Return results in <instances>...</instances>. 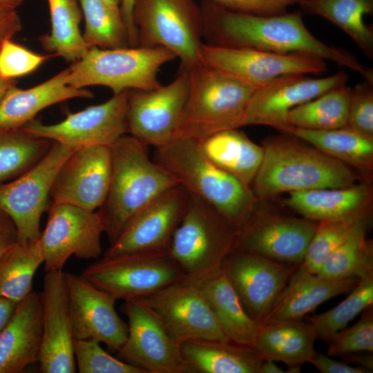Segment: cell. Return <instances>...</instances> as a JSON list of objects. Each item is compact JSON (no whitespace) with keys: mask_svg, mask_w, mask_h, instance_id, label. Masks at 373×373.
Returning a JSON list of instances; mask_svg holds the SVG:
<instances>
[{"mask_svg":"<svg viewBox=\"0 0 373 373\" xmlns=\"http://www.w3.org/2000/svg\"><path fill=\"white\" fill-rule=\"evenodd\" d=\"M312 364L321 373H370V370L359 367L352 366L347 363L332 358L329 356L316 352L310 360Z\"/></svg>","mask_w":373,"mask_h":373,"instance_id":"7dc6e473","label":"cell"},{"mask_svg":"<svg viewBox=\"0 0 373 373\" xmlns=\"http://www.w3.org/2000/svg\"><path fill=\"white\" fill-rule=\"evenodd\" d=\"M23 2V0H0V6L17 9Z\"/></svg>","mask_w":373,"mask_h":373,"instance_id":"9f6ffc18","label":"cell"},{"mask_svg":"<svg viewBox=\"0 0 373 373\" xmlns=\"http://www.w3.org/2000/svg\"><path fill=\"white\" fill-rule=\"evenodd\" d=\"M111 167V146L75 149L56 174L50 191L52 202L97 210L108 191Z\"/></svg>","mask_w":373,"mask_h":373,"instance_id":"44dd1931","label":"cell"},{"mask_svg":"<svg viewBox=\"0 0 373 373\" xmlns=\"http://www.w3.org/2000/svg\"><path fill=\"white\" fill-rule=\"evenodd\" d=\"M75 150L53 142L44 157L31 169L0 184V209L15 224L19 242L39 239L40 221L48 209L54 179L61 164Z\"/></svg>","mask_w":373,"mask_h":373,"instance_id":"30bf717a","label":"cell"},{"mask_svg":"<svg viewBox=\"0 0 373 373\" xmlns=\"http://www.w3.org/2000/svg\"><path fill=\"white\" fill-rule=\"evenodd\" d=\"M347 80L344 71L321 78L303 74L278 77L255 90L241 126L265 125L280 131L286 126L287 114L292 108L347 84Z\"/></svg>","mask_w":373,"mask_h":373,"instance_id":"ffe728a7","label":"cell"},{"mask_svg":"<svg viewBox=\"0 0 373 373\" xmlns=\"http://www.w3.org/2000/svg\"><path fill=\"white\" fill-rule=\"evenodd\" d=\"M104 224L98 211L52 202L39 242L46 272L63 271L71 256L97 259Z\"/></svg>","mask_w":373,"mask_h":373,"instance_id":"5bb4252c","label":"cell"},{"mask_svg":"<svg viewBox=\"0 0 373 373\" xmlns=\"http://www.w3.org/2000/svg\"><path fill=\"white\" fill-rule=\"evenodd\" d=\"M180 350L195 373H260L264 360L253 347L232 341H186Z\"/></svg>","mask_w":373,"mask_h":373,"instance_id":"1f68e13d","label":"cell"},{"mask_svg":"<svg viewBox=\"0 0 373 373\" xmlns=\"http://www.w3.org/2000/svg\"><path fill=\"white\" fill-rule=\"evenodd\" d=\"M74 355L79 373H146L137 366L115 358L93 339H75Z\"/></svg>","mask_w":373,"mask_h":373,"instance_id":"b9f144b4","label":"cell"},{"mask_svg":"<svg viewBox=\"0 0 373 373\" xmlns=\"http://www.w3.org/2000/svg\"><path fill=\"white\" fill-rule=\"evenodd\" d=\"M285 371L276 365V361L264 359L260 368V373H284Z\"/></svg>","mask_w":373,"mask_h":373,"instance_id":"db71d44e","label":"cell"},{"mask_svg":"<svg viewBox=\"0 0 373 373\" xmlns=\"http://www.w3.org/2000/svg\"><path fill=\"white\" fill-rule=\"evenodd\" d=\"M52 143L22 128H0V184L31 169L44 157Z\"/></svg>","mask_w":373,"mask_h":373,"instance_id":"74e56055","label":"cell"},{"mask_svg":"<svg viewBox=\"0 0 373 373\" xmlns=\"http://www.w3.org/2000/svg\"><path fill=\"white\" fill-rule=\"evenodd\" d=\"M327 355L343 356L361 352H373V305L362 312L358 322L336 333L328 343Z\"/></svg>","mask_w":373,"mask_h":373,"instance_id":"7bdbcfd3","label":"cell"},{"mask_svg":"<svg viewBox=\"0 0 373 373\" xmlns=\"http://www.w3.org/2000/svg\"><path fill=\"white\" fill-rule=\"evenodd\" d=\"M81 275L116 300L144 297L185 278L168 250L102 256Z\"/></svg>","mask_w":373,"mask_h":373,"instance_id":"9c48e42d","label":"cell"},{"mask_svg":"<svg viewBox=\"0 0 373 373\" xmlns=\"http://www.w3.org/2000/svg\"><path fill=\"white\" fill-rule=\"evenodd\" d=\"M17 304L10 300L0 298V332L12 317Z\"/></svg>","mask_w":373,"mask_h":373,"instance_id":"f5cc1de1","label":"cell"},{"mask_svg":"<svg viewBox=\"0 0 373 373\" xmlns=\"http://www.w3.org/2000/svg\"><path fill=\"white\" fill-rule=\"evenodd\" d=\"M42 341L39 370L42 373H74V336L66 272H46L42 291Z\"/></svg>","mask_w":373,"mask_h":373,"instance_id":"603a6c76","label":"cell"},{"mask_svg":"<svg viewBox=\"0 0 373 373\" xmlns=\"http://www.w3.org/2000/svg\"><path fill=\"white\" fill-rule=\"evenodd\" d=\"M42 341V305L32 291L17 304L0 332V373H21L38 363Z\"/></svg>","mask_w":373,"mask_h":373,"instance_id":"cb8c5ba5","label":"cell"},{"mask_svg":"<svg viewBox=\"0 0 373 373\" xmlns=\"http://www.w3.org/2000/svg\"><path fill=\"white\" fill-rule=\"evenodd\" d=\"M189 68V90L175 137L200 140L241 127L256 88L203 64Z\"/></svg>","mask_w":373,"mask_h":373,"instance_id":"5b68a950","label":"cell"},{"mask_svg":"<svg viewBox=\"0 0 373 373\" xmlns=\"http://www.w3.org/2000/svg\"><path fill=\"white\" fill-rule=\"evenodd\" d=\"M262 146V162L251 185L261 201L295 191L347 187L362 180L351 167L289 133L267 137Z\"/></svg>","mask_w":373,"mask_h":373,"instance_id":"7a4b0ae2","label":"cell"},{"mask_svg":"<svg viewBox=\"0 0 373 373\" xmlns=\"http://www.w3.org/2000/svg\"><path fill=\"white\" fill-rule=\"evenodd\" d=\"M345 126L373 137V82H363L351 88Z\"/></svg>","mask_w":373,"mask_h":373,"instance_id":"f6af8a7d","label":"cell"},{"mask_svg":"<svg viewBox=\"0 0 373 373\" xmlns=\"http://www.w3.org/2000/svg\"><path fill=\"white\" fill-rule=\"evenodd\" d=\"M372 221L358 227L322 264L318 276L330 279L373 274V243L367 237Z\"/></svg>","mask_w":373,"mask_h":373,"instance_id":"8d00e7d4","label":"cell"},{"mask_svg":"<svg viewBox=\"0 0 373 373\" xmlns=\"http://www.w3.org/2000/svg\"><path fill=\"white\" fill-rule=\"evenodd\" d=\"M133 16L139 46L165 48L183 67L202 64V14L195 0H135Z\"/></svg>","mask_w":373,"mask_h":373,"instance_id":"ba28073f","label":"cell"},{"mask_svg":"<svg viewBox=\"0 0 373 373\" xmlns=\"http://www.w3.org/2000/svg\"><path fill=\"white\" fill-rule=\"evenodd\" d=\"M15 85L14 79H6L0 77V102L8 89Z\"/></svg>","mask_w":373,"mask_h":373,"instance_id":"11a10c76","label":"cell"},{"mask_svg":"<svg viewBox=\"0 0 373 373\" xmlns=\"http://www.w3.org/2000/svg\"><path fill=\"white\" fill-rule=\"evenodd\" d=\"M280 131L289 133L354 169L363 181L371 183L373 175V137L347 126L310 130L287 126Z\"/></svg>","mask_w":373,"mask_h":373,"instance_id":"f1b7e54d","label":"cell"},{"mask_svg":"<svg viewBox=\"0 0 373 373\" xmlns=\"http://www.w3.org/2000/svg\"><path fill=\"white\" fill-rule=\"evenodd\" d=\"M233 12L260 15H275L287 12L288 7L301 0H209Z\"/></svg>","mask_w":373,"mask_h":373,"instance_id":"bcb514c9","label":"cell"},{"mask_svg":"<svg viewBox=\"0 0 373 373\" xmlns=\"http://www.w3.org/2000/svg\"><path fill=\"white\" fill-rule=\"evenodd\" d=\"M201 10L203 37L208 44L278 53H309L373 80L372 70L353 54L329 46L312 34L300 11L275 15L242 13L228 10L209 0H204Z\"/></svg>","mask_w":373,"mask_h":373,"instance_id":"6da1fadb","label":"cell"},{"mask_svg":"<svg viewBox=\"0 0 373 373\" xmlns=\"http://www.w3.org/2000/svg\"><path fill=\"white\" fill-rule=\"evenodd\" d=\"M298 5L303 14L320 16L340 28L373 59V30L365 22L373 12V0H301Z\"/></svg>","mask_w":373,"mask_h":373,"instance_id":"d6a6232c","label":"cell"},{"mask_svg":"<svg viewBox=\"0 0 373 373\" xmlns=\"http://www.w3.org/2000/svg\"><path fill=\"white\" fill-rule=\"evenodd\" d=\"M84 18V41L88 48L129 46L120 8L104 0H78Z\"/></svg>","mask_w":373,"mask_h":373,"instance_id":"f35d334b","label":"cell"},{"mask_svg":"<svg viewBox=\"0 0 373 373\" xmlns=\"http://www.w3.org/2000/svg\"><path fill=\"white\" fill-rule=\"evenodd\" d=\"M350 92L351 87L342 84L292 108L287 114L286 126L310 130L345 126Z\"/></svg>","mask_w":373,"mask_h":373,"instance_id":"d590c367","label":"cell"},{"mask_svg":"<svg viewBox=\"0 0 373 373\" xmlns=\"http://www.w3.org/2000/svg\"><path fill=\"white\" fill-rule=\"evenodd\" d=\"M22 23L16 9L0 6V47L21 31Z\"/></svg>","mask_w":373,"mask_h":373,"instance_id":"c3c4849f","label":"cell"},{"mask_svg":"<svg viewBox=\"0 0 373 373\" xmlns=\"http://www.w3.org/2000/svg\"><path fill=\"white\" fill-rule=\"evenodd\" d=\"M298 265L234 250L226 258L222 268L247 314L259 323Z\"/></svg>","mask_w":373,"mask_h":373,"instance_id":"d6986e66","label":"cell"},{"mask_svg":"<svg viewBox=\"0 0 373 373\" xmlns=\"http://www.w3.org/2000/svg\"><path fill=\"white\" fill-rule=\"evenodd\" d=\"M69 68L33 87L10 86L0 102V128H21L44 108L73 98H92L86 88L68 84Z\"/></svg>","mask_w":373,"mask_h":373,"instance_id":"4316f807","label":"cell"},{"mask_svg":"<svg viewBox=\"0 0 373 373\" xmlns=\"http://www.w3.org/2000/svg\"><path fill=\"white\" fill-rule=\"evenodd\" d=\"M344 361L356 365V366L366 368L371 372L373 370V356L372 352L367 354L361 355L358 353H352L342 356Z\"/></svg>","mask_w":373,"mask_h":373,"instance_id":"816d5d0a","label":"cell"},{"mask_svg":"<svg viewBox=\"0 0 373 373\" xmlns=\"http://www.w3.org/2000/svg\"><path fill=\"white\" fill-rule=\"evenodd\" d=\"M350 294L335 307L323 313L305 316L314 327L317 338L329 343L334 335L365 308L373 305V274L359 278Z\"/></svg>","mask_w":373,"mask_h":373,"instance_id":"ab89813d","label":"cell"},{"mask_svg":"<svg viewBox=\"0 0 373 373\" xmlns=\"http://www.w3.org/2000/svg\"><path fill=\"white\" fill-rule=\"evenodd\" d=\"M372 221V216L318 222L300 265L317 274L325 260L361 224Z\"/></svg>","mask_w":373,"mask_h":373,"instance_id":"60d3db41","label":"cell"},{"mask_svg":"<svg viewBox=\"0 0 373 373\" xmlns=\"http://www.w3.org/2000/svg\"><path fill=\"white\" fill-rule=\"evenodd\" d=\"M318 224L303 216L265 211L259 200L249 220L238 231L235 250L300 265Z\"/></svg>","mask_w":373,"mask_h":373,"instance_id":"9a60e30c","label":"cell"},{"mask_svg":"<svg viewBox=\"0 0 373 373\" xmlns=\"http://www.w3.org/2000/svg\"><path fill=\"white\" fill-rule=\"evenodd\" d=\"M371 183L360 181L342 188H323L287 193L283 204L300 216L317 221L372 216Z\"/></svg>","mask_w":373,"mask_h":373,"instance_id":"d4e9b609","label":"cell"},{"mask_svg":"<svg viewBox=\"0 0 373 373\" xmlns=\"http://www.w3.org/2000/svg\"><path fill=\"white\" fill-rule=\"evenodd\" d=\"M201 153L218 168L251 185L262 162V146L238 128L222 131L198 141Z\"/></svg>","mask_w":373,"mask_h":373,"instance_id":"4dcf8cb0","label":"cell"},{"mask_svg":"<svg viewBox=\"0 0 373 373\" xmlns=\"http://www.w3.org/2000/svg\"><path fill=\"white\" fill-rule=\"evenodd\" d=\"M153 160L168 171L189 195L208 204L238 231L260 200L252 188L211 162L198 141L178 137L155 148Z\"/></svg>","mask_w":373,"mask_h":373,"instance_id":"3957f363","label":"cell"},{"mask_svg":"<svg viewBox=\"0 0 373 373\" xmlns=\"http://www.w3.org/2000/svg\"><path fill=\"white\" fill-rule=\"evenodd\" d=\"M74 339H93L118 352L128 325L115 309L116 300L82 275L66 273Z\"/></svg>","mask_w":373,"mask_h":373,"instance_id":"7402d4cb","label":"cell"},{"mask_svg":"<svg viewBox=\"0 0 373 373\" xmlns=\"http://www.w3.org/2000/svg\"><path fill=\"white\" fill-rule=\"evenodd\" d=\"M52 57L56 56L36 53L8 39L0 47V77L14 79L28 75Z\"/></svg>","mask_w":373,"mask_h":373,"instance_id":"ee69618b","label":"cell"},{"mask_svg":"<svg viewBox=\"0 0 373 373\" xmlns=\"http://www.w3.org/2000/svg\"><path fill=\"white\" fill-rule=\"evenodd\" d=\"M135 0H120L119 8L124 22L129 46H137V32L133 22V6Z\"/></svg>","mask_w":373,"mask_h":373,"instance_id":"f907efd6","label":"cell"},{"mask_svg":"<svg viewBox=\"0 0 373 373\" xmlns=\"http://www.w3.org/2000/svg\"><path fill=\"white\" fill-rule=\"evenodd\" d=\"M358 281V278H323L307 271L299 265L262 321L303 319L323 303L349 293Z\"/></svg>","mask_w":373,"mask_h":373,"instance_id":"83f0119b","label":"cell"},{"mask_svg":"<svg viewBox=\"0 0 373 373\" xmlns=\"http://www.w3.org/2000/svg\"><path fill=\"white\" fill-rule=\"evenodd\" d=\"M147 146L124 135L111 146V177L106 198L97 210L110 245L135 213L178 184L151 158Z\"/></svg>","mask_w":373,"mask_h":373,"instance_id":"277c9868","label":"cell"},{"mask_svg":"<svg viewBox=\"0 0 373 373\" xmlns=\"http://www.w3.org/2000/svg\"><path fill=\"white\" fill-rule=\"evenodd\" d=\"M238 230L202 200L189 195L168 251L189 281L220 269L235 250Z\"/></svg>","mask_w":373,"mask_h":373,"instance_id":"8992f818","label":"cell"},{"mask_svg":"<svg viewBox=\"0 0 373 373\" xmlns=\"http://www.w3.org/2000/svg\"><path fill=\"white\" fill-rule=\"evenodd\" d=\"M128 336L117 352L119 358L146 373H195L183 358L179 341L161 319L138 298L124 300Z\"/></svg>","mask_w":373,"mask_h":373,"instance_id":"7c38bea8","label":"cell"},{"mask_svg":"<svg viewBox=\"0 0 373 373\" xmlns=\"http://www.w3.org/2000/svg\"><path fill=\"white\" fill-rule=\"evenodd\" d=\"M194 283L230 341L252 347L258 323L245 309L222 268Z\"/></svg>","mask_w":373,"mask_h":373,"instance_id":"f546056e","label":"cell"},{"mask_svg":"<svg viewBox=\"0 0 373 373\" xmlns=\"http://www.w3.org/2000/svg\"><path fill=\"white\" fill-rule=\"evenodd\" d=\"M189 196L180 184L160 195L128 220L102 256L168 250Z\"/></svg>","mask_w":373,"mask_h":373,"instance_id":"ac0fdd59","label":"cell"},{"mask_svg":"<svg viewBox=\"0 0 373 373\" xmlns=\"http://www.w3.org/2000/svg\"><path fill=\"white\" fill-rule=\"evenodd\" d=\"M176 58L162 47L90 48L68 67V83L77 88L102 86L113 94L153 89L162 85L160 68Z\"/></svg>","mask_w":373,"mask_h":373,"instance_id":"52a82bcc","label":"cell"},{"mask_svg":"<svg viewBox=\"0 0 373 373\" xmlns=\"http://www.w3.org/2000/svg\"><path fill=\"white\" fill-rule=\"evenodd\" d=\"M130 90L113 94L107 101L68 113L62 121L45 124L33 119L21 127L28 133L77 149L90 146H111L126 135Z\"/></svg>","mask_w":373,"mask_h":373,"instance_id":"2e32d148","label":"cell"},{"mask_svg":"<svg viewBox=\"0 0 373 373\" xmlns=\"http://www.w3.org/2000/svg\"><path fill=\"white\" fill-rule=\"evenodd\" d=\"M189 90V68L180 66L169 84L150 90H130L126 131L146 146L159 148L178 131Z\"/></svg>","mask_w":373,"mask_h":373,"instance_id":"8fae6325","label":"cell"},{"mask_svg":"<svg viewBox=\"0 0 373 373\" xmlns=\"http://www.w3.org/2000/svg\"><path fill=\"white\" fill-rule=\"evenodd\" d=\"M201 64L255 88L289 74H321L325 60L312 54L278 53L203 44Z\"/></svg>","mask_w":373,"mask_h":373,"instance_id":"4fadbf2b","label":"cell"},{"mask_svg":"<svg viewBox=\"0 0 373 373\" xmlns=\"http://www.w3.org/2000/svg\"><path fill=\"white\" fill-rule=\"evenodd\" d=\"M43 263L39 239L17 242L0 258V298L23 300L32 291L34 276Z\"/></svg>","mask_w":373,"mask_h":373,"instance_id":"e575fe53","label":"cell"},{"mask_svg":"<svg viewBox=\"0 0 373 373\" xmlns=\"http://www.w3.org/2000/svg\"><path fill=\"white\" fill-rule=\"evenodd\" d=\"M104 1L114 6L119 8L120 0H104Z\"/></svg>","mask_w":373,"mask_h":373,"instance_id":"6f0895ef","label":"cell"},{"mask_svg":"<svg viewBox=\"0 0 373 373\" xmlns=\"http://www.w3.org/2000/svg\"><path fill=\"white\" fill-rule=\"evenodd\" d=\"M317 334L302 319H267L260 322L252 347L263 359L282 362L286 372L298 373L316 354Z\"/></svg>","mask_w":373,"mask_h":373,"instance_id":"484cf974","label":"cell"},{"mask_svg":"<svg viewBox=\"0 0 373 373\" xmlns=\"http://www.w3.org/2000/svg\"><path fill=\"white\" fill-rule=\"evenodd\" d=\"M138 299L155 312L180 342L230 341L200 289L191 281L181 280Z\"/></svg>","mask_w":373,"mask_h":373,"instance_id":"e0dca14e","label":"cell"},{"mask_svg":"<svg viewBox=\"0 0 373 373\" xmlns=\"http://www.w3.org/2000/svg\"><path fill=\"white\" fill-rule=\"evenodd\" d=\"M48 6L50 30L39 37L43 48L69 62L79 59L88 49L79 24L83 15L78 0H45Z\"/></svg>","mask_w":373,"mask_h":373,"instance_id":"836d02e7","label":"cell"},{"mask_svg":"<svg viewBox=\"0 0 373 373\" xmlns=\"http://www.w3.org/2000/svg\"><path fill=\"white\" fill-rule=\"evenodd\" d=\"M19 242L17 229L11 218L0 209V258Z\"/></svg>","mask_w":373,"mask_h":373,"instance_id":"681fc988","label":"cell"}]
</instances>
